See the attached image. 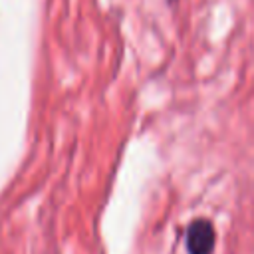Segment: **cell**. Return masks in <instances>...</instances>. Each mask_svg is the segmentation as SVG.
<instances>
[{
    "label": "cell",
    "mask_w": 254,
    "mask_h": 254,
    "mask_svg": "<svg viewBox=\"0 0 254 254\" xmlns=\"http://www.w3.org/2000/svg\"><path fill=\"white\" fill-rule=\"evenodd\" d=\"M167 2H169L171 6H173V4H177V0H167Z\"/></svg>",
    "instance_id": "2"
},
{
    "label": "cell",
    "mask_w": 254,
    "mask_h": 254,
    "mask_svg": "<svg viewBox=\"0 0 254 254\" xmlns=\"http://www.w3.org/2000/svg\"><path fill=\"white\" fill-rule=\"evenodd\" d=\"M187 252L189 254H212L216 246V230L208 218H194L187 226L185 236Z\"/></svg>",
    "instance_id": "1"
}]
</instances>
